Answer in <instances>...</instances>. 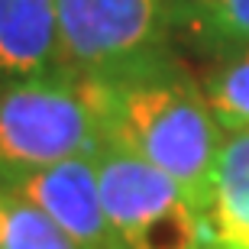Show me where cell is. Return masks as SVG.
<instances>
[{
  "mask_svg": "<svg viewBox=\"0 0 249 249\" xmlns=\"http://www.w3.org/2000/svg\"><path fill=\"white\" fill-rule=\"evenodd\" d=\"M84 94L97 113L104 142L168 175L194 211L204 213L223 129L211 113L201 81L181 58L129 81L84 84Z\"/></svg>",
  "mask_w": 249,
  "mask_h": 249,
  "instance_id": "cell-1",
  "label": "cell"
},
{
  "mask_svg": "<svg viewBox=\"0 0 249 249\" xmlns=\"http://www.w3.org/2000/svg\"><path fill=\"white\" fill-rule=\"evenodd\" d=\"M65 78L117 84L175 65L172 0H55Z\"/></svg>",
  "mask_w": 249,
  "mask_h": 249,
  "instance_id": "cell-2",
  "label": "cell"
},
{
  "mask_svg": "<svg viewBox=\"0 0 249 249\" xmlns=\"http://www.w3.org/2000/svg\"><path fill=\"white\" fill-rule=\"evenodd\" d=\"M104 146L81 81L55 78L0 91V178L33 172Z\"/></svg>",
  "mask_w": 249,
  "mask_h": 249,
  "instance_id": "cell-3",
  "label": "cell"
},
{
  "mask_svg": "<svg viewBox=\"0 0 249 249\" xmlns=\"http://www.w3.org/2000/svg\"><path fill=\"white\" fill-rule=\"evenodd\" d=\"M104 211L126 249H204L201 213L168 175L104 142L94 152Z\"/></svg>",
  "mask_w": 249,
  "mask_h": 249,
  "instance_id": "cell-4",
  "label": "cell"
},
{
  "mask_svg": "<svg viewBox=\"0 0 249 249\" xmlns=\"http://www.w3.org/2000/svg\"><path fill=\"white\" fill-rule=\"evenodd\" d=\"M0 185L33 201L74 249H126L104 211L94 156H74L33 172L0 178Z\"/></svg>",
  "mask_w": 249,
  "mask_h": 249,
  "instance_id": "cell-5",
  "label": "cell"
},
{
  "mask_svg": "<svg viewBox=\"0 0 249 249\" xmlns=\"http://www.w3.org/2000/svg\"><path fill=\"white\" fill-rule=\"evenodd\" d=\"M65 78L55 0H0V91Z\"/></svg>",
  "mask_w": 249,
  "mask_h": 249,
  "instance_id": "cell-6",
  "label": "cell"
},
{
  "mask_svg": "<svg viewBox=\"0 0 249 249\" xmlns=\"http://www.w3.org/2000/svg\"><path fill=\"white\" fill-rule=\"evenodd\" d=\"M201 223L204 249H249V129H223Z\"/></svg>",
  "mask_w": 249,
  "mask_h": 249,
  "instance_id": "cell-7",
  "label": "cell"
},
{
  "mask_svg": "<svg viewBox=\"0 0 249 249\" xmlns=\"http://www.w3.org/2000/svg\"><path fill=\"white\" fill-rule=\"evenodd\" d=\"M175 42L201 55H223L249 46V0H172Z\"/></svg>",
  "mask_w": 249,
  "mask_h": 249,
  "instance_id": "cell-8",
  "label": "cell"
},
{
  "mask_svg": "<svg viewBox=\"0 0 249 249\" xmlns=\"http://www.w3.org/2000/svg\"><path fill=\"white\" fill-rule=\"evenodd\" d=\"M197 81L220 129H249V46L217 55Z\"/></svg>",
  "mask_w": 249,
  "mask_h": 249,
  "instance_id": "cell-9",
  "label": "cell"
},
{
  "mask_svg": "<svg viewBox=\"0 0 249 249\" xmlns=\"http://www.w3.org/2000/svg\"><path fill=\"white\" fill-rule=\"evenodd\" d=\"M0 249H74L62 230L23 194L0 185Z\"/></svg>",
  "mask_w": 249,
  "mask_h": 249,
  "instance_id": "cell-10",
  "label": "cell"
}]
</instances>
